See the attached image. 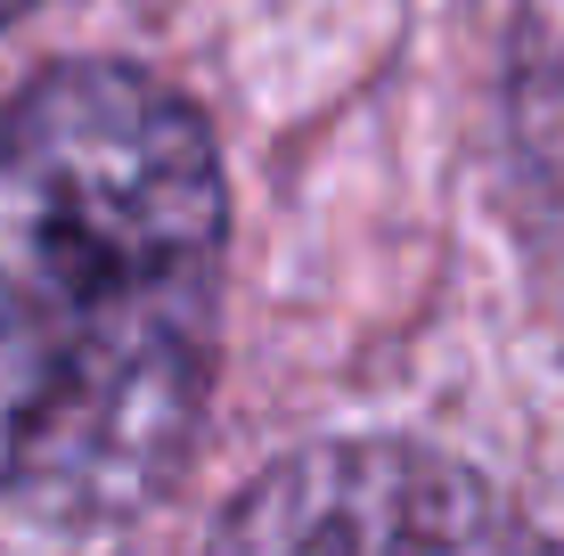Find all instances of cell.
<instances>
[{
    "label": "cell",
    "instance_id": "obj_3",
    "mask_svg": "<svg viewBox=\"0 0 564 556\" xmlns=\"http://www.w3.org/2000/svg\"><path fill=\"white\" fill-rule=\"evenodd\" d=\"M508 148L532 246L564 295V0H508Z\"/></svg>",
    "mask_w": 564,
    "mask_h": 556
},
{
    "label": "cell",
    "instance_id": "obj_1",
    "mask_svg": "<svg viewBox=\"0 0 564 556\" xmlns=\"http://www.w3.org/2000/svg\"><path fill=\"white\" fill-rule=\"evenodd\" d=\"M229 188L172 83L83 57L0 115V500L115 532L181 483L221 336Z\"/></svg>",
    "mask_w": 564,
    "mask_h": 556
},
{
    "label": "cell",
    "instance_id": "obj_4",
    "mask_svg": "<svg viewBox=\"0 0 564 556\" xmlns=\"http://www.w3.org/2000/svg\"><path fill=\"white\" fill-rule=\"evenodd\" d=\"M17 9H33V0H0V17H17Z\"/></svg>",
    "mask_w": 564,
    "mask_h": 556
},
{
    "label": "cell",
    "instance_id": "obj_2",
    "mask_svg": "<svg viewBox=\"0 0 564 556\" xmlns=\"http://www.w3.org/2000/svg\"><path fill=\"white\" fill-rule=\"evenodd\" d=\"M205 556H556L475 467L425 443H319L262 467Z\"/></svg>",
    "mask_w": 564,
    "mask_h": 556
}]
</instances>
